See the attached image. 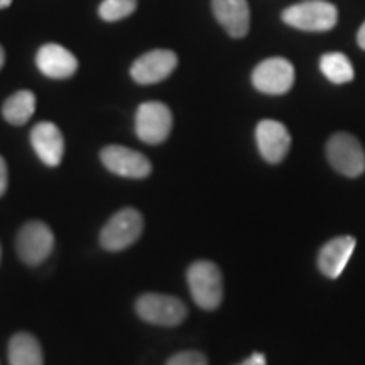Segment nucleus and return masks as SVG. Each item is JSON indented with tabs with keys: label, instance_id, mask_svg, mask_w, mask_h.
Here are the masks:
<instances>
[{
	"label": "nucleus",
	"instance_id": "obj_24",
	"mask_svg": "<svg viewBox=\"0 0 365 365\" xmlns=\"http://www.w3.org/2000/svg\"><path fill=\"white\" fill-rule=\"evenodd\" d=\"M4 63H6V51H4V48L0 46V70H2Z\"/></svg>",
	"mask_w": 365,
	"mask_h": 365
},
{
	"label": "nucleus",
	"instance_id": "obj_1",
	"mask_svg": "<svg viewBox=\"0 0 365 365\" xmlns=\"http://www.w3.org/2000/svg\"><path fill=\"white\" fill-rule=\"evenodd\" d=\"M282 21L307 33H327L339 22V9L327 0H303L281 14Z\"/></svg>",
	"mask_w": 365,
	"mask_h": 365
},
{
	"label": "nucleus",
	"instance_id": "obj_18",
	"mask_svg": "<svg viewBox=\"0 0 365 365\" xmlns=\"http://www.w3.org/2000/svg\"><path fill=\"white\" fill-rule=\"evenodd\" d=\"M319 71L328 81L335 85H344L354 80V65L344 53L333 51L319 58Z\"/></svg>",
	"mask_w": 365,
	"mask_h": 365
},
{
	"label": "nucleus",
	"instance_id": "obj_20",
	"mask_svg": "<svg viewBox=\"0 0 365 365\" xmlns=\"http://www.w3.org/2000/svg\"><path fill=\"white\" fill-rule=\"evenodd\" d=\"M166 365H208L207 357L196 350H186V352L175 354L168 360Z\"/></svg>",
	"mask_w": 365,
	"mask_h": 365
},
{
	"label": "nucleus",
	"instance_id": "obj_21",
	"mask_svg": "<svg viewBox=\"0 0 365 365\" xmlns=\"http://www.w3.org/2000/svg\"><path fill=\"white\" fill-rule=\"evenodd\" d=\"M9 186V171H7V163L6 159L0 156V196L7 191Z\"/></svg>",
	"mask_w": 365,
	"mask_h": 365
},
{
	"label": "nucleus",
	"instance_id": "obj_25",
	"mask_svg": "<svg viewBox=\"0 0 365 365\" xmlns=\"http://www.w3.org/2000/svg\"><path fill=\"white\" fill-rule=\"evenodd\" d=\"M11 4H12V0H0V9L11 7Z\"/></svg>",
	"mask_w": 365,
	"mask_h": 365
},
{
	"label": "nucleus",
	"instance_id": "obj_17",
	"mask_svg": "<svg viewBox=\"0 0 365 365\" xmlns=\"http://www.w3.org/2000/svg\"><path fill=\"white\" fill-rule=\"evenodd\" d=\"M36 112V95L29 90H21L11 95L2 107V115L9 124L24 125Z\"/></svg>",
	"mask_w": 365,
	"mask_h": 365
},
{
	"label": "nucleus",
	"instance_id": "obj_11",
	"mask_svg": "<svg viewBox=\"0 0 365 365\" xmlns=\"http://www.w3.org/2000/svg\"><path fill=\"white\" fill-rule=\"evenodd\" d=\"M255 140L261 156L267 163L277 164L287 156L291 148V134L284 124L277 120H261L255 129Z\"/></svg>",
	"mask_w": 365,
	"mask_h": 365
},
{
	"label": "nucleus",
	"instance_id": "obj_6",
	"mask_svg": "<svg viewBox=\"0 0 365 365\" xmlns=\"http://www.w3.org/2000/svg\"><path fill=\"white\" fill-rule=\"evenodd\" d=\"M54 235L53 230L41 220H31L17 234V255L27 266H38L44 262L53 252Z\"/></svg>",
	"mask_w": 365,
	"mask_h": 365
},
{
	"label": "nucleus",
	"instance_id": "obj_12",
	"mask_svg": "<svg viewBox=\"0 0 365 365\" xmlns=\"http://www.w3.org/2000/svg\"><path fill=\"white\" fill-rule=\"evenodd\" d=\"M31 145L46 166L56 168L65 156V137L53 122H39L33 127Z\"/></svg>",
	"mask_w": 365,
	"mask_h": 365
},
{
	"label": "nucleus",
	"instance_id": "obj_10",
	"mask_svg": "<svg viewBox=\"0 0 365 365\" xmlns=\"http://www.w3.org/2000/svg\"><path fill=\"white\" fill-rule=\"evenodd\" d=\"M176 66V53L170 49H154L135 59L130 68V76L139 85H154L166 80Z\"/></svg>",
	"mask_w": 365,
	"mask_h": 365
},
{
	"label": "nucleus",
	"instance_id": "obj_13",
	"mask_svg": "<svg viewBox=\"0 0 365 365\" xmlns=\"http://www.w3.org/2000/svg\"><path fill=\"white\" fill-rule=\"evenodd\" d=\"M36 65L48 78L66 80L78 70V59L63 46L49 43L39 48L36 54Z\"/></svg>",
	"mask_w": 365,
	"mask_h": 365
},
{
	"label": "nucleus",
	"instance_id": "obj_26",
	"mask_svg": "<svg viewBox=\"0 0 365 365\" xmlns=\"http://www.w3.org/2000/svg\"><path fill=\"white\" fill-rule=\"evenodd\" d=\"M0 255H2V249H0Z\"/></svg>",
	"mask_w": 365,
	"mask_h": 365
},
{
	"label": "nucleus",
	"instance_id": "obj_22",
	"mask_svg": "<svg viewBox=\"0 0 365 365\" xmlns=\"http://www.w3.org/2000/svg\"><path fill=\"white\" fill-rule=\"evenodd\" d=\"M240 365H267V360H266V355H264V354L255 352V354L250 355V357L245 359Z\"/></svg>",
	"mask_w": 365,
	"mask_h": 365
},
{
	"label": "nucleus",
	"instance_id": "obj_4",
	"mask_svg": "<svg viewBox=\"0 0 365 365\" xmlns=\"http://www.w3.org/2000/svg\"><path fill=\"white\" fill-rule=\"evenodd\" d=\"M144 230V218L139 210L124 208L117 212L107 225L102 228L100 234V244L105 250L118 252L130 247L134 242L139 239Z\"/></svg>",
	"mask_w": 365,
	"mask_h": 365
},
{
	"label": "nucleus",
	"instance_id": "obj_23",
	"mask_svg": "<svg viewBox=\"0 0 365 365\" xmlns=\"http://www.w3.org/2000/svg\"><path fill=\"white\" fill-rule=\"evenodd\" d=\"M357 44H359L360 49H364V51H365V22L362 26H360V29L357 33Z\"/></svg>",
	"mask_w": 365,
	"mask_h": 365
},
{
	"label": "nucleus",
	"instance_id": "obj_16",
	"mask_svg": "<svg viewBox=\"0 0 365 365\" xmlns=\"http://www.w3.org/2000/svg\"><path fill=\"white\" fill-rule=\"evenodd\" d=\"M9 364L11 365H43L44 355L39 340L31 333H16L9 341Z\"/></svg>",
	"mask_w": 365,
	"mask_h": 365
},
{
	"label": "nucleus",
	"instance_id": "obj_15",
	"mask_svg": "<svg viewBox=\"0 0 365 365\" xmlns=\"http://www.w3.org/2000/svg\"><path fill=\"white\" fill-rule=\"evenodd\" d=\"M355 249V239L350 235L336 237L327 242L318 254V267L330 279H336L349 264Z\"/></svg>",
	"mask_w": 365,
	"mask_h": 365
},
{
	"label": "nucleus",
	"instance_id": "obj_8",
	"mask_svg": "<svg viewBox=\"0 0 365 365\" xmlns=\"http://www.w3.org/2000/svg\"><path fill=\"white\" fill-rule=\"evenodd\" d=\"M294 66L286 58H267L252 71L255 90L266 95H284L294 85Z\"/></svg>",
	"mask_w": 365,
	"mask_h": 365
},
{
	"label": "nucleus",
	"instance_id": "obj_9",
	"mask_svg": "<svg viewBox=\"0 0 365 365\" xmlns=\"http://www.w3.org/2000/svg\"><path fill=\"white\" fill-rule=\"evenodd\" d=\"M100 159L108 171L122 178L143 180L153 171L150 161L143 153L124 145H107L100 153Z\"/></svg>",
	"mask_w": 365,
	"mask_h": 365
},
{
	"label": "nucleus",
	"instance_id": "obj_2",
	"mask_svg": "<svg viewBox=\"0 0 365 365\" xmlns=\"http://www.w3.org/2000/svg\"><path fill=\"white\" fill-rule=\"evenodd\" d=\"M186 281L191 298L200 308L215 309L223 299L222 271L212 261H196L188 267Z\"/></svg>",
	"mask_w": 365,
	"mask_h": 365
},
{
	"label": "nucleus",
	"instance_id": "obj_3",
	"mask_svg": "<svg viewBox=\"0 0 365 365\" xmlns=\"http://www.w3.org/2000/svg\"><path fill=\"white\" fill-rule=\"evenodd\" d=\"M140 319L159 327H178L188 317V308L180 298L170 294L148 293L135 301Z\"/></svg>",
	"mask_w": 365,
	"mask_h": 365
},
{
	"label": "nucleus",
	"instance_id": "obj_5",
	"mask_svg": "<svg viewBox=\"0 0 365 365\" xmlns=\"http://www.w3.org/2000/svg\"><path fill=\"white\" fill-rule=\"evenodd\" d=\"M328 163L335 171L349 178H357L365 171V150L359 139L346 132H336L327 143Z\"/></svg>",
	"mask_w": 365,
	"mask_h": 365
},
{
	"label": "nucleus",
	"instance_id": "obj_14",
	"mask_svg": "<svg viewBox=\"0 0 365 365\" xmlns=\"http://www.w3.org/2000/svg\"><path fill=\"white\" fill-rule=\"evenodd\" d=\"M217 21L232 38H244L250 29V9L247 0H212Z\"/></svg>",
	"mask_w": 365,
	"mask_h": 365
},
{
	"label": "nucleus",
	"instance_id": "obj_19",
	"mask_svg": "<svg viewBox=\"0 0 365 365\" xmlns=\"http://www.w3.org/2000/svg\"><path fill=\"white\" fill-rule=\"evenodd\" d=\"M137 0H103L98 7V14L103 21L115 22L134 14Z\"/></svg>",
	"mask_w": 365,
	"mask_h": 365
},
{
	"label": "nucleus",
	"instance_id": "obj_7",
	"mask_svg": "<svg viewBox=\"0 0 365 365\" xmlns=\"http://www.w3.org/2000/svg\"><path fill=\"white\" fill-rule=\"evenodd\" d=\"M173 130V113L161 102L139 105L135 113V134L145 144L156 145L168 139Z\"/></svg>",
	"mask_w": 365,
	"mask_h": 365
}]
</instances>
